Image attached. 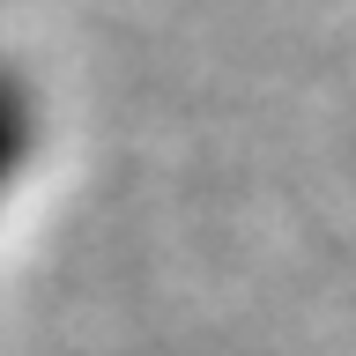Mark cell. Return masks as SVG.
<instances>
[{
	"label": "cell",
	"mask_w": 356,
	"mask_h": 356,
	"mask_svg": "<svg viewBox=\"0 0 356 356\" xmlns=\"http://www.w3.org/2000/svg\"><path fill=\"white\" fill-rule=\"evenodd\" d=\"M22 134H30V104H22V89L0 74V186H8V171H15V156H22Z\"/></svg>",
	"instance_id": "cell-1"
}]
</instances>
